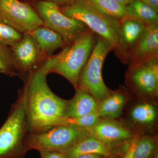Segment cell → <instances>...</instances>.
Segmentation results:
<instances>
[{
	"label": "cell",
	"instance_id": "cell-29",
	"mask_svg": "<svg viewBox=\"0 0 158 158\" xmlns=\"http://www.w3.org/2000/svg\"><path fill=\"white\" fill-rule=\"evenodd\" d=\"M103 156L98 154H84L73 158H102Z\"/></svg>",
	"mask_w": 158,
	"mask_h": 158
},
{
	"label": "cell",
	"instance_id": "cell-13",
	"mask_svg": "<svg viewBox=\"0 0 158 158\" xmlns=\"http://www.w3.org/2000/svg\"><path fill=\"white\" fill-rule=\"evenodd\" d=\"M87 131L90 135L106 144L127 140L132 135L126 128L110 120H100Z\"/></svg>",
	"mask_w": 158,
	"mask_h": 158
},
{
	"label": "cell",
	"instance_id": "cell-7",
	"mask_svg": "<svg viewBox=\"0 0 158 158\" xmlns=\"http://www.w3.org/2000/svg\"><path fill=\"white\" fill-rule=\"evenodd\" d=\"M32 5L42 19L44 26L59 34L66 46L71 45L88 29L84 23L63 14L59 6L50 1H35Z\"/></svg>",
	"mask_w": 158,
	"mask_h": 158
},
{
	"label": "cell",
	"instance_id": "cell-23",
	"mask_svg": "<svg viewBox=\"0 0 158 158\" xmlns=\"http://www.w3.org/2000/svg\"><path fill=\"white\" fill-rule=\"evenodd\" d=\"M155 146L154 140L150 137H144L137 140L133 153V157L150 158Z\"/></svg>",
	"mask_w": 158,
	"mask_h": 158
},
{
	"label": "cell",
	"instance_id": "cell-18",
	"mask_svg": "<svg viewBox=\"0 0 158 158\" xmlns=\"http://www.w3.org/2000/svg\"><path fill=\"white\" fill-rule=\"evenodd\" d=\"M125 101V97L121 93L110 94L100 102L97 114L99 118H117L121 115Z\"/></svg>",
	"mask_w": 158,
	"mask_h": 158
},
{
	"label": "cell",
	"instance_id": "cell-12",
	"mask_svg": "<svg viewBox=\"0 0 158 158\" xmlns=\"http://www.w3.org/2000/svg\"><path fill=\"white\" fill-rule=\"evenodd\" d=\"M145 27L143 23L129 17L119 20L117 56L122 62L127 63L128 53L140 39Z\"/></svg>",
	"mask_w": 158,
	"mask_h": 158
},
{
	"label": "cell",
	"instance_id": "cell-16",
	"mask_svg": "<svg viewBox=\"0 0 158 158\" xmlns=\"http://www.w3.org/2000/svg\"><path fill=\"white\" fill-rule=\"evenodd\" d=\"M66 158H73L84 154H98L108 156L111 151L106 144L89 135L63 153Z\"/></svg>",
	"mask_w": 158,
	"mask_h": 158
},
{
	"label": "cell",
	"instance_id": "cell-31",
	"mask_svg": "<svg viewBox=\"0 0 158 158\" xmlns=\"http://www.w3.org/2000/svg\"><path fill=\"white\" fill-rule=\"evenodd\" d=\"M20 1H22V2H27V1H30V2H35V1H39V0H20Z\"/></svg>",
	"mask_w": 158,
	"mask_h": 158
},
{
	"label": "cell",
	"instance_id": "cell-14",
	"mask_svg": "<svg viewBox=\"0 0 158 158\" xmlns=\"http://www.w3.org/2000/svg\"><path fill=\"white\" fill-rule=\"evenodd\" d=\"M72 99L67 101L65 111V117L76 118L91 113H97L98 105L91 94L80 88Z\"/></svg>",
	"mask_w": 158,
	"mask_h": 158
},
{
	"label": "cell",
	"instance_id": "cell-25",
	"mask_svg": "<svg viewBox=\"0 0 158 158\" xmlns=\"http://www.w3.org/2000/svg\"><path fill=\"white\" fill-rule=\"evenodd\" d=\"M41 158H66L63 153L57 151H44L40 152Z\"/></svg>",
	"mask_w": 158,
	"mask_h": 158
},
{
	"label": "cell",
	"instance_id": "cell-21",
	"mask_svg": "<svg viewBox=\"0 0 158 158\" xmlns=\"http://www.w3.org/2000/svg\"><path fill=\"white\" fill-rule=\"evenodd\" d=\"M0 73L14 77L18 76L15 61L11 49L0 44Z\"/></svg>",
	"mask_w": 158,
	"mask_h": 158
},
{
	"label": "cell",
	"instance_id": "cell-9",
	"mask_svg": "<svg viewBox=\"0 0 158 158\" xmlns=\"http://www.w3.org/2000/svg\"><path fill=\"white\" fill-rule=\"evenodd\" d=\"M10 48L18 76L23 81L44 65L50 58L43 52L29 33L23 34L22 38Z\"/></svg>",
	"mask_w": 158,
	"mask_h": 158
},
{
	"label": "cell",
	"instance_id": "cell-4",
	"mask_svg": "<svg viewBox=\"0 0 158 158\" xmlns=\"http://www.w3.org/2000/svg\"><path fill=\"white\" fill-rule=\"evenodd\" d=\"M94 33L88 29L70 46L65 47L51 73L61 75L76 89L81 72L96 42Z\"/></svg>",
	"mask_w": 158,
	"mask_h": 158
},
{
	"label": "cell",
	"instance_id": "cell-17",
	"mask_svg": "<svg viewBox=\"0 0 158 158\" xmlns=\"http://www.w3.org/2000/svg\"><path fill=\"white\" fill-rule=\"evenodd\" d=\"M127 17L133 19L144 24L158 23V12L147 4L139 0H131L125 5Z\"/></svg>",
	"mask_w": 158,
	"mask_h": 158
},
{
	"label": "cell",
	"instance_id": "cell-27",
	"mask_svg": "<svg viewBox=\"0 0 158 158\" xmlns=\"http://www.w3.org/2000/svg\"><path fill=\"white\" fill-rule=\"evenodd\" d=\"M150 6L158 12V0H139Z\"/></svg>",
	"mask_w": 158,
	"mask_h": 158
},
{
	"label": "cell",
	"instance_id": "cell-11",
	"mask_svg": "<svg viewBox=\"0 0 158 158\" xmlns=\"http://www.w3.org/2000/svg\"><path fill=\"white\" fill-rule=\"evenodd\" d=\"M158 57V23L147 25L140 39L127 54V63L136 64Z\"/></svg>",
	"mask_w": 158,
	"mask_h": 158
},
{
	"label": "cell",
	"instance_id": "cell-3",
	"mask_svg": "<svg viewBox=\"0 0 158 158\" xmlns=\"http://www.w3.org/2000/svg\"><path fill=\"white\" fill-rule=\"evenodd\" d=\"M60 8L63 14L84 23L93 33L106 40L118 55L119 20L101 13L86 0H77Z\"/></svg>",
	"mask_w": 158,
	"mask_h": 158
},
{
	"label": "cell",
	"instance_id": "cell-24",
	"mask_svg": "<svg viewBox=\"0 0 158 158\" xmlns=\"http://www.w3.org/2000/svg\"><path fill=\"white\" fill-rule=\"evenodd\" d=\"M99 121V117L97 113H94L76 118L65 117L63 125H74L88 130L93 127Z\"/></svg>",
	"mask_w": 158,
	"mask_h": 158
},
{
	"label": "cell",
	"instance_id": "cell-6",
	"mask_svg": "<svg viewBox=\"0 0 158 158\" xmlns=\"http://www.w3.org/2000/svg\"><path fill=\"white\" fill-rule=\"evenodd\" d=\"M111 51H113L112 46L106 40L99 37L79 76L77 88L87 91L98 101H101L110 94L102 79V68L107 55Z\"/></svg>",
	"mask_w": 158,
	"mask_h": 158
},
{
	"label": "cell",
	"instance_id": "cell-2",
	"mask_svg": "<svg viewBox=\"0 0 158 158\" xmlns=\"http://www.w3.org/2000/svg\"><path fill=\"white\" fill-rule=\"evenodd\" d=\"M30 133L22 97L19 92L6 121L0 128V158H23Z\"/></svg>",
	"mask_w": 158,
	"mask_h": 158
},
{
	"label": "cell",
	"instance_id": "cell-15",
	"mask_svg": "<svg viewBox=\"0 0 158 158\" xmlns=\"http://www.w3.org/2000/svg\"><path fill=\"white\" fill-rule=\"evenodd\" d=\"M40 48L47 56H52L58 48L66 47L62 37L44 26H40L30 32Z\"/></svg>",
	"mask_w": 158,
	"mask_h": 158
},
{
	"label": "cell",
	"instance_id": "cell-8",
	"mask_svg": "<svg viewBox=\"0 0 158 158\" xmlns=\"http://www.w3.org/2000/svg\"><path fill=\"white\" fill-rule=\"evenodd\" d=\"M0 22L23 34L44 26L34 8L20 0H0Z\"/></svg>",
	"mask_w": 158,
	"mask_h": 158
},
{
	"label": "cell",
	"instance_id": "cell-22",
	"mask_svg": "<svg viewBox=\"0 0 158 158\" xmlns=\"http://www.w3.org/2000/svg\"><path fill=\"white\" fill-rule=\"evenodd\" d=\"M23 34L0 22V44L11 47L22 38Z\"/></svg>",
	"mask_w": 158,
	"mask_h": 158
},
{
	"label": "cell",
	"instance_id": "cell-5",
	"mask_svg": "<svg viewBox=\"0 0 158 158\" xmlns=\"http://www.w3.org/2000/svg\"><path fill=\"white\" fill-rule=\"evenodd\" d=\"M89 135L87 130L72 124L59 125L39 133H31L27 137L28 151H57L62 153Z\"/></svg>",
	"mask_w": 158,
	"mask_h": 158
},
{
	"label": "cell",
	"instance_id": "cell-10",
	"mask_svg": "<svg viewBox=\"0 0 158 158\" xmlns=\"http://www.w3.org/2000/svg\"><path fill=\"white\" fill-rule=\"evenodd\" d=\"M128 78L141 93L156 96L158 93V57L129 65Z\"/></svg>",
	"mask_w": 158,
	"mask_h": 158
},
{
	"label": "cell",
	"instance_id": "cell-28",
	"mask_svg": "<svg viewBox=\"0 0 158 158\" xmlns=\"http://www.w3.org/2000/svg\"><path fill=\"white\" fill-rule=\"evenodd\" d=\"M56 4L58 6H63L74 2L77 0H48Z\"/></svg>",
	"mask_w": 158,
	"mask_h": 158
},
{
	"label": "cell",
	"instance_id": "cell-26",
	"mask_svg": "<svg viewBox=\"0 0 158 158\" xmlns=\"http://www.w3.org/2000/svg\"><path fill=\"white\" fill-rule=\"evenodd\" d=\"M136 141H137V139H135L130 143L123 158H134L133 157V153H134V148H135V145Z\"/></svg>",
	"mask_w": 158,
	"mask_h": 158
},
{
	"label": "cell",
	"instance_id": "cell-30",
	"mask_svg": "<svg viewBox=\"0 0 158 158\" xmlns=\"http://www.w3.org/2000/svg\"><path fill=\"white\" fill-rule=\"evenodd\" d=\"M115 1L125 6L126 5H127V3L129 2L130 1H131V0H115Z\"/></svg>",
	"mask_w": 158,
	"mask_h": 158
},
{
	"label": "cell",
	"instance_id": "cell-20",
	"mask_svg": "<svg viewBox=\"0 0 158 158\" xmlns=\"http://www.w3.org/2000/svg\"><path fill=\"white\" fill-rule=\"evenodd\" d=\"M133 120L142 124H150L155 120L156 112L152 105L148 103L137 105L131 113Z\"/></svg>",
	"mask_w": 158,
	"mask_h": 158
},
{
	"label": "cell",
	"instance_id": "cell-19",
	"mask_svg": "<svg viewBox=\"0 0 158 158\" xmlns=\"http://www.w3.org/2000/svg\"><path fill=\"white\" fill-rule=\"evenodd\" d=\"M101 13L120 20L127 17L125 6L115 0H86Z\"/></svg>",
	"mask_w": 158,
	"mask_h": 158
},
{
	"label": "cell",
	"instance_id": "cell-1",
	"mask_svg": "<svg viewBox=\"0 0 158 158\" xmlns=\"http://www.w3.org/2000/svg\"><path fill=\"white\" fill-rule=\"evenodd\" d=\"M62 55L61 52L50 57L23 81V88L19 90L31 133L43 132L55 126L64 124L67 101L55 94L47 81L48 75Z\"/></svg>",
	"mask_w": 158,
	"mask_h": 158
}]
</instances>
